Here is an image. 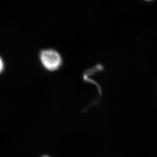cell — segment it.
<instances>
[{"label": "cell", "instance_id": "obj_1", "mask_svg": "<svg viewBox=\"0 0 157 157\" xmlns=\"http://www.w3.org/2000/svg\"><path fill=\"white\" fill-rule=\"evenodd\" d=\"M40 58L44 67L49 71H56L59 69L62 64V58L60 54L52 49L41 51Z\"/></svg>", "mask_w": 157, "mask_h": 157}, {"label": "cell", "instance_id": "obj_2", "mask_svg": "<svg viewBox=\"0 0 157 157\" xmlns=\"http://www.w3.org/2000/svg\"><path fill=\"white\" fill-rule=\"evenodd\" d=\"M4 69V62L2 61V59L0 57V73L3 71Z\"/></svg>", "mask_w": 157, "mask_h": 157}, {"label": "cell", "instance_id": "obj_3", "mask_svg": "<svg viewBox=\"0 0 157 157\" xmlns=\"http://www.w3.org/2000/svg\"><path fill=\"white\" fill-rule=\"evenodd\" d=\"M47 157V156H45V157Z\"/></svg>", "mask_w": 157, "mask_h": 157}]
</instances>
